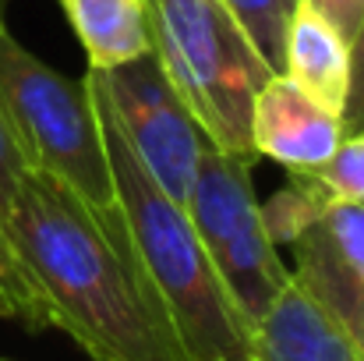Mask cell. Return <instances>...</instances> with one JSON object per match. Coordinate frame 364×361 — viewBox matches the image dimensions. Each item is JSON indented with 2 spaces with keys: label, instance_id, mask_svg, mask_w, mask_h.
Instances as JSON below:
<instances>
[{
  "label": "cell",
  "instance_id": "1",
  "mask_svg": "<svg viewBox=\"0 0 364 361\" xmlns=\"http://www.w3.org/2000/svg\"><path fill=\"white\" fill-rule=\"evenodd\" d=\"M4 231L64 330L92 361H191L131 248L43 170H25Z\"/></svg>",
  "mask_w": 364,
  "mask_h": 361
},
{
  "label": "cell",
  "instance_id": "2",
  "mask_svg": "<svg viewBox=\"0 0 364 361\" xmlns=\"http://www.w3.org/2000/svg\"><path fill=\"white\" fill-rule=\"evenodd\" d=\"M96 103L117 202L131 234L134 258L152 283L177 340L191 361H255L251 358V326L227 298L202 241L195 234L188 209L173 202L138 163L117 120L110 117L100 89L85 78Z\"/></svg>",
  "mask_w": 364,
  "mask_h": 361
},
{
  "label": "cell",
  "instance_id": "3",
  "mask_svg": "<svg viewBox=\"0 0 364 361\" xmlns=\"http://www.w3.org/2000/svg\"><path fill=\"white\" fill-rule=\"evenodd\" d=\"M0 114L7 120L28 170L64 184L103 234L131 248L96 103L85 78L75 82L28 53L0 18ZM134 251V248H131Z\"/></svg>",
  "mask_w": 364,
  "mask_h": 361
},
{
  "label": "cell",
  "instance_id": "4",
  "mask_svg": "<svg viewBox=\"0 0 364 361\" xmlns=\"http://www.w3.org/2000/svg\"><path fill=\"white\" fill-rule=\"evenodd\" d=\"M152 53L184 100L202 135L223 149L258 159L251 149V107L272 78L223 0H145Z\"/></svg>",
  "mask_w": 364,
  "mask_h": 361
},
{
  "label": "cell",
  "instance_id": "5",
  "mask_svg": "<svg viewBox=\"0 0 364 361\" xmlns=\"http://www.w3.org/2000/svg\"><path fill=\"white\" fill-rule=\"evenodd\" d=\"M255 159L223 152L213 142L202 149L191 195L184 202L188 220L202 241L227 298L244 315L247 326L276 301L290 283V269L279 258V248L265 234L262 209L251 184Z\"/></svg>",
  "mask_w": 364,
  "mask_h": 361
},
{
  "label": "cell",
  "instance_id": "6",
  "mask_svg": "<svg viewBox=\"0 0 364 361\" xmlns=\"http://www.w3.org/2000/svg\"><path fill=\"white\" fill-rule=\"evenodd\" d=\"M85 78L100 89L110 117L117 120L121 135L127 138L138 163L149 170V177L173 202L184 206L209 138L202 135L184 100L170 85L159 57L149 50L138 61L110 71L89 68Z\"/></svg>",
  "mask_w": 364,
  "mask_h": 361
},
{
  "label": "cell",
  "instance_id": "7",
  "mask_svg": "<svg viewBox=\"0 0 364 361\" xmlns=\"http://www.w3.org/2000/svg\"><path fill=\"white\" fill-rule=\"evenodd\" d=\"M343 142L340 114L315 103L287 75H272L251 107V149L287 170H318Z\"/></svg>",
  "mask_w": 364,
  "mask_h": 361
},
{
  "label": "cell",
  "instance_id": "8",
  "mask_svg": "<svg viewBox=\"0 0 364 361\" xmlns=\"http://www.w3.org/2000/svg\"><path fill=\"white\" fill-rule=\"evenodd\" d=\"M290 273L318 305L343 319L364 298V206L333 202L301 238Z\"/></svg>",
  "mask_w": 364,
  "mask_h": 361
},
{
  "label": "cell",
  "instance_id": "9",
  "mask_svg": "<svg viewBox=\"0 0 364 361\" xmlns=\"http://www.w3.org/2000/svg\"><path fill=\"white\" fill-rule=\"evenodd\" d=\"M255 361H364L347 326L294 276L251 326Z\"/></svg>",
  "mask_w": 364,
  "mask_h": 361
},
{
  "label": "cell",
  "instance_id": "10",
  "mask_svg": "<svg viewBox=\"0 0 364 361\" xmlns=\"http://www.w3.org/2000/svg\"><path fill=\"white\" fill-rule=\"evenodd\" d=\"M283 75L326 110L343 114L350 93V43L301 0L290 7L287 21Z\"/></svg>",
  "mask_w": 364,
  "mask_h": 361
},
{
  "label": "cell",
  "instance_id": "11",
  "mask_svg": "<svg viewBox=\"0 0 364 361\" xmlns=\"http://www.w3.org/2000/svg\"><path fill=\"white\" fill-rule=\"evenodd\" d=\"M92 71H110L152 50L145 0H60Z\"/></svg>",
  "mask_w": 364,
  "mask_h": 361
},
{
  "label": "cell",
  "instance_id": "12",
  "mask_svg": "<svg viewBox=\"0 0 364 361\" xmlns=\"http://www.w3.org/2000/svg\"><path fill=\"white\" fill-rule=\"evenodd\" d=\"M258 209H262L265 234L279 248V244H294L301 238L329 209V199L318 192L308 170H290V181L269 202H258Z\"/></svg>",
  "mask_w": 364,
  "mask_h": 361
},
{
  "label": "cell",
  "instance_id": "13",
  "mask_svg": "<svg viewBox=\"0 0 364 361\" xmlns=\"http://www.w3.org/2000/svg\"><path fill=\"white\" fill-rule=\"evenodd\" d=\"M0 315L25 330H53V315L36 280L28 276L11 234L0 224Z\"/></svg>",
  "mask_w": 364,
  "mask_h": 361
},
{
  "label": "cell",
  "instance_id": "14",
  "mask_svg": "<svg viewBox=\"0 0 364 361\" xmlns=\"http://www.w3.org/2000/svg\"><path fill=\"white\" fill-rule=\"evenodd\" d=\"M223 7L237 18L244 36L258 50V57L269 64L272 75H283V43H287V21L290 4L287 0H223Z\"/></svg>",
  "mask_w": 364,
  "mask_h": 361
},
{
  "label": "cell",
  "instance_id": "15",
  "mask_svg": "<svg viewBox=\"0 0 364 361\" xmlns=\"http://www.w3.org/2000/svg\"><path fill=\"white\" fill-rule=\"evenodd\" d=\"M318 192L333 202H361L364 206V131L343 135L336 152L318 167L308 170Z\"/></svg>",
  "mask_w": 364,
  "mask_h": 361
},
{
  "label": "cell",
  "instance_id": "16",
  "mask_svg": "<svg viewBox=\"0 0 364 361\" xmlns=\"http://www.w3.org/2000/svg\"><path fill=\"white\" fill-rule=\"evenodd\" d=\"M28 170L7 120L0 114V224H7V213H11V202H14V188L21 181V174Z\"/></svg>",
  "mask_w": 364,
  "mask_h": 361
},
{
  "label": "cell",
  "instance_id": "17",
  "mask_svg": "<svg viewBox=\"0 0 364 361\" xmlns=\"http://www.w3.org/2000/svg\"><path fill=\"white\" fill-rule=\"evenodd\" d=\"M340 120H343V135L364 131V18L358 39L350 43V93H347V107Z\"/></svg>",
  "mask_w": 364,
  "mask_h": 361
},
{
  "label": "cell",
  "instance_id": "18",
  "mask_svg": "<svg viewBox=\"0 0 364 361\" xmlns=\"http://www.w3.org/2000/svg\"><path fill=\"white\" fill-rule=\"evenodd\" d=\"M308 4L318 18H326L347 43L358 39V28H361V18H364V0H301Z\"/></svg>",
  "mask_w": 364,
  "mask_h": 361
},
{
  "label": "cell",
  "instance_id": "19",
  "mask_svg": "<svg viewBox=\"0 0 364 361\" xmlns=\"http://www.w3.org/2000/svg\"><path fill=\"white\" fill-rule=\"evenodd\" d=\"M340 323L347 326V333L358 340V347L364 351V298L354 305V308H350V312H347V315H343V319H340Z\"/></svg>",
  "mask_w": 364,
  "mask_h": 361
},
{
  "label": "cell",
  "instance_id": "20",
  "mask_svg": "<svg viewBox=\"0 0 364 361\" xmlns=\"http://www.w3.org/2000/svg\"><path fill=\"white\" fill-rule=\"evenodd\" d=\"M287 4H290V7H294V4H297V0H287Z\"/></svg>",
  "mask_w": 364,
  "mask_h": 361
},
{
  "label": "cell",
  "instance_id": "21",
  "mask_svg": "<svg viewBox=\"0 0 364 361\" xmlns=\"http://www.w3.org/2000/svg\"><path fill=\"white\" fill-rule=\"evenodd\" d=\"M0 7H4V0H0Z\"/></svg>",
  "mask_w": 364,
  "mask_h": 361
},
{
  "label": "cell",
  "instance_id": "22",
  "mask_svg": "<svg viewBox=\"0 0 364 361\" xmlns=\"http://www.w3.org/2000/svg\"><path fill=\"white\" fill-rule=\"evenodd\" d=\"M0 361H4V358H0Z\"/></svg>",
  "mask_w": 364,
  "mask_h": 361
}]
</instances>
